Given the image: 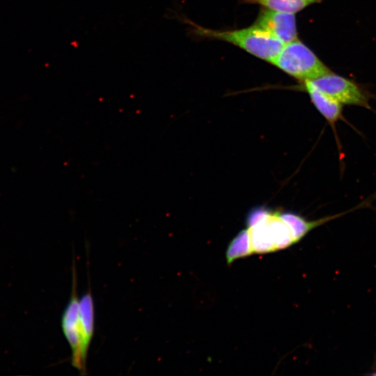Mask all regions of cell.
<instances>
[{
    "instance_id": "1",
    "label": "cell",
    "mask_w": 376,
    "mask_h": 376,
    "mask_svg": "<svg viewBox=\"0 0 376 376\" xmlns=\"http://www.w3.org/2000/svg\"><path fill=\"white\" fill-rule=\"evenodd\" d=\"M190 24L192 32L197 36L229 42L270 63L285 45L253 24L241 29L219 31Z\"/></svg>"
},
{
    "instance_id": "2",
    "label": "cell",
    "mask_w": 376,
    "mask_h": 376,
    "mask_svg": "<svg viewBox=\"0 0 376 376\" xmlns=\"http://www.w3.org/2000/svg\"><path fill=\"white\" fill-rule=\"evenodd\" d=\"M271 64L301 81H311L331 72L316 54L298 39L285 44Z\"/></svg>"
},
{
    "instance_id": "3",
    "label": "cell",
    "mask_w": 376,
    "mask_h": 376,
    "mask_svg": "<svg viewBox=\"0 0 376 376\" xmlns=\"http://www.w3.org/2000/svg\"><path fill=\"white\" fill-rule=\"evenodd\" d=\"M253 253H267L295 243L292 233L278 212H271L256 224L247 228Z\"/></svg>"
},
{
    "instance_id": "4",
    "label": "cell",
    "mask_w": 376,
    "mask_h": 376,
    "mask_svg": "<svg viewBox=\"0 0 376 376\" xmlns=\"http://www.w3.org/2000/svg\"><path fill=\"white\" fill-rule=\"evenodd\" d=\"M309 81L318 90L343 105L370 108L369 97L362 87L331 71Z\"/></svg>"
},
{
    "instance_id": "5",
    "label": "cell",
    "mask_w": 376,
    "mask_h": 376,
    "mask_svg": "<svg viewBox=\"0 0 376 376\" xmlns=\"http://www.w3.org/2000/svg\"><path fill=\"white\" fill-rule=\"evenodd\" d=\"M72 285L70 298L61 318V328L63 335L71 349V364L80 374H86L81 354V337L79 329V306L77 295L76 271L72 270Z\"/></svg>"
},
{
    "instance_id": "6",
    "label": "cell",
    "mask_w": 376,
    "mask_h": 376,
    "mask_svg": "<svg viewBox=\"0 0 376 376\" xmlns=\"http://www.w3.org/2000/svg\"><path fill=\"white\" fill-rule=\"evenodd\" d=\"M253 25L283 44L297 39L296 20L293 13L261 9Z\"/></svg>"
},
{
    "instance_id": "7",
    "label": "cell",
    "mask_w": 376,
    "mask_h": 376,
    "mask_svg": "<svg viewBox=\"0 0 376 376\" xmlns=\"http://www.w3.org/2000/svg\"><path fill=\"white\" fill-rule=\"evenodd\" d=\"M79 329L81 337V354L82 363L86 368L88 351L95 328V308L93 299L90 290L86 292L79 299Z\"/></svg>"
},
{
    "instance_id": "8",
    "label": "cell",
    "mask_w": 376,
    "mask_h": 376,
    "mask_svg": "<svg viewBox=\"0 0 376 376\" xmlns=\"http://www.w3.org/2000/svg\"><path fill=\"white\" fill-rule=\"evenodd\" d=\"M300 87L308 93L315 107L332 127L344 119L343 104L318 90L309 81H302Z\"/></svg>"
},
{
    "instance_id": "9",
    "label": "cell",
    "mask_w": 376,
    "mask_h": 376,
    "mask_svg": "<svg viewBox=\"0 0 376 376\" xmlns=\"http://www.w3.org/2000/svg\"><path fill=\"white\" fill-rule=\"evenodd\" d=\"M352 210L325 217L317 220L308 221L301 216L292 212H279L281 219L289 227L295 243L300 241L306 235L313 229L347 214Z\"/></svg>"
},
{
    "instance_id": "10",
    "label": "cell",
    "mask_w": 376,
    "mask_h": 376,
    "mask_svg": "<svg viewBox=\"0 0 376 376\" xmlns=\"http://www.w3.org/2000/svg\"><path fill=\"white\" fill-rule=\"evenodd\" d=\"M322 0H241L246 3L258 4L267 9L288 13H296Z\"/></svg>"
},
{
    "instance_id": "11",
    "label": "cell",
    "mask_w": 376,
    "mask_h": 376,
    "mask_svg": "<svg viewBox=\"0 0 376 376\" xmlns=\"http://www.w3.org/2000/svg\"><path fill=\"white\" fill-rule=\"evenodd\" d=\"M253 253L248 228L241 230L230 242L226 252L227 265Z\"/></svg>"
},
{
    "instance_id": "12",
    "label": "cell",
    "mask_w": 376,
    "mask_h": 376,
    "mask_svg": "<svg viewBox=\"0 0 376 376\" xmlns=\"http://www.w3.org/2000/svg\"><path fill=\"white\" fill-rule=\"evenodd\" d=\"M270 210L265 208H257L251 210L246 218L247 228L251 227L265 218Z\"/></svg>"
}]
</instances>
